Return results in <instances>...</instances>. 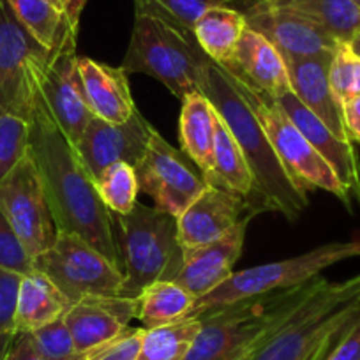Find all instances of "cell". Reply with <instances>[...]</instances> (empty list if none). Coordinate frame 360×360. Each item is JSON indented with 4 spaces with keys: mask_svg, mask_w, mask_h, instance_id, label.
<instances>
[{
    "mask_svg": "<svg viewBox=\"0 0 360 360\" xmlns=\"http://www.w3.org/2000/svg\"><path fill=\"white\" fill-rule=\"evenodd\" d=\"M71 306V299L62 293L50 278H46L39 270H32L23 276L20 285L15 334L16 332L30 334L58 318H64Z\"/></svg>",
    "mask_w": 360,
    "mask_h": 360,
    "instance_id": "cell-23",
    "label": "cell"
},
{
    "mask_svg": "<svg viewBox=\"0 0 360 360\" xmlns=\"http://www.w3.org/2000/svg\"><path fill=\"white\" fill-rule=\"evenodd\" d=\"M134 169L140 191L150 196L155 209L175 219L209 186L188 154L168 143L155 129L143 159Z\"/></svg>",
    "mask_w": 360,
    "mask_h": 360,
    "instance_id": "cell-12",
    "label": "cell"
},
{
    "mask_svg": "<svg viewBox=\"0 0 360 360\" xmlns=\"http://www.w3.org/2000/svg\"><path fill=\"white\" fill-rule=\"evenodd\" d=\"M207 184L228 189L242 198L249 200L258 212H262L256 196L255 176L244 152L240 150L230 129L217 115L216 140H214V166L205 176Z\"/></svg>",
    "mask_w": 360,
    "mask_h": 360,
    "instance_id": "cell-25",
    "label": "cell"
},
{
    "mask_svg": "<svg viewBox=\"0 0 360 360\" xmlns=\"http://www.w3.org/2000/svg\"><path fill=\"white\" fill-rule=\"evenodd\" d=\"M353 2H356V4H359V6H360V0H353Z\"/></svg>",
    "mask_w": 360,
    "mask_h": 360,
    "instance_id": "cell-45",
    "label": "cell"
},
{
    "mask_svg": "<svg viewBox=\"0 0 360 360\" xmlns=\"http://www.w3.org/2000/svg\"><path fill=\"white\" fill-rule=\"evenodd\" d=\"M145 328H131L124 338L110 345L92 360H138L141 341H143Z\"/></svg>",
    "mask_w": 360,
    "mask_h": 360,
    "instance_id": "cell-38",
    "label": "cell"
},
{
    "mask_svg": "<svg viewBox=\"0 0 360 360\" xmlns=\"http://www.w3.org/2000/svg\"><path fill=\"white\" fill-rule=\"evenodd\" d=\"M332 57L297 58L286 60L293 94L306 105L338 138L352 141L345 126L342 105L335 98L328 82V65Z\"/></svg>",
    "mask_w": 360,
    "mask_h": 360,
    "instance_id": "cell-22",
    "label": "cell"
},
{
    "mask_svg": "<svg viewBox=\"0 0 360 360\" xmlns=\"http://www.w3.org/2000/svg\"><path fill=\"white\" fill-rule=\"evenodd\" d=\"M34 270L50 278L72 304L85 297H122V269L75 233L58 231L53 245L34 258Z\"/></svg>",
    "mask_w": 360,
    "mask_h": 360,
    "instance_id": "cell-9",
    "label": "cell"
},
{
    "mask_svg": "<svg viewBox=\"0 0 360 360\" xmlns=\"http://www.w3.org/2000/svg\"><path fill=\"white\" fill-rule=\"evenodd\" d=\"M79 75L92 115L110 124H124L134 115L138 108L131 94L127 72L122 68L79 57Z\"/></svg>",
    "mask_w": 360,
    "mask_h": 360,
    "instance_id": "cell-21",
    "label": "cell"
},
{
    "mask_svg": "<svg viewBox=\"0 0 360 360\" xmlns=\"http://www.w3.org/2000/svg\"><path fill=\"white\" fill-rule=\"evenodd\" d=\"M342 115L349 140L353 143H360V96L342 103Z\"/></svg>",
    "mask_w": 360,
    "mask_h": 360,
    "instance_id": "cell-41",
    "label": "cell"
},
{
    "mask_svg": "<svg viewBox=\"0 0 360 360\" xmlns=\"http://www.w3.org/2000/svg\"><path fill=\"white\" fill-rule=\"evenodd\" d=\"M15 334H0V360H4L6 353H8L9 346H11Z\"/></svg>",
    "mask_w": 360,
    "mask_h": 360,
    "instance_id": "cell-42",
    "label": "cell"
},
{
    "mask_svg": "<svg viewBox=\"0 0 360 360\" xmlns=\"http://www.w3.org/2000/svg\"><path fill=\"white\" fill-rule=\"evenodd\" d=\"M4 360H46V359L37 352L30 334H25V332H16L15 338H13L11 341V346H9L8 353H6Z\"/></svg>",
    "mask_w": 360,
    "mask_h": 360,
    "instance_id": "cell-40",
    "label": "cell"
},
{
    "mask_svg": "<svg viewBox=\"0 0 360 360\" xmlns=\"http://www.w3.org/2000/svg\"><path fill=\"white\" fill-rule=\"evenodd\" d=\"M30 338H32L37 352L46 360H89V356L82 355L76 349L64 318H58V320L30 332Z\"/></svg>",
    "mask_w": 360,
    "mask_h": 360,
    "instance_id": "cell-35",
    "label": "cell"
},
{
    "mask_svg": "<svg viewBox=\"0 0 360 360\" xmlns=\"http://www.w3.org/2000/svg\"><path fill=\"white\" fill-rule=\"evenodd\" d=\"M265 2L309 20L339 43H349L360 30V6L353 0H265Z\"/></svg>",
    "mask_w": 360,
    "mask_h": 360,
    "instance_id": "cell-27",
    "label": "cell"
},
{
    "mask_svg": "<svg viewBox=\"0 0 360 360\" xmlns=\"http://www.w3.org/2000/svg\"><path fill=\"white\" fill-rule=\"evenodd\" d=\"M30 122L13 112H0V182L29 154Z\"/></svg>",
    "mask_w": 360,
    "mask_h": 360,
    "instance_id": "cell-33",
    "label": "cell"
},
{
    "mask_svg": "<svg viewBox=\"0 0 360 360\" xmlns=\"http://www.w3.org/2000/svg\"><path fill=\"white\" fill-rule=\"evenodd\" d=\"M255 214H258V210L249 200L209 184L205 191L176 217L180 248L186 252L210 244L237 226L245 216Z\"/></svg>",
    "mask_w": 360,
    "mask_h": 360,
    "instance_id": "cell-17",
    "label": "cell"
},
{
    "mask_svg": "<svg viewBox=\"0 0 360 360\" xmlns=\"http://www.w3.org/2000/svg\"><path fill=\"white\" fill-rule=\"evenodd\" d=\"M138 300V320L143 328H155L162 325L191 318L196 297L175 281H159L145 288Z\"/></svg>",
    "mask_w": 360,
    "mask_h": 360,
    "instance_id": "cell-28",
    "label": "cell"
},
{
    "mask_svg": "<svg viewBox=\"0 0 360 360\" xmlns=\"http://www.w3.org/2000/svg\"><path fill=\"white\" fill-rule=\"evenodd\" d=\"M78 27L65 20L46 64L37 76L41 98L75 145L94 117L86 103L79 75V55L76 53Z\"/></svg>",
    "mask_w": 360,
    "mask_h": 360,
    "instance_id": "cell-10",
    "label": "cell"
},
{
    "mask_svg": "<svg viewBox=\"0 0 360 360\" xmlns=\"http://www.w3.org/2000/svg\"><path fill=\"white\" fill-rule=\"evenodd\" d=\"M113 223L119 228L122 297L136 299L154 283L175 281L184 265L175 217L138 202L129 214H113Z\"/></svg>",
    "mask_w": 360,
    "mask_h": 360,
    "instance_id": "cell-5",
    "label": "cell"
},
{
    "mask_svg": "<svg viewBox=\"0 0 360 360\" xmlns=\"http://www.w3.org/2000/svg\"><path fill=\"white\" fill-rule=\"evenodd\" d=\"M233 79L255 115L258 117L259 124L265 129V134L269 136L278 158L281 159L283 166L288 169L297 184L306 189L307 193L313 189H323L341 200L346 209H352L353 203L339 176L335 175L330 165L318 154L316 148L306 140V136L300 133L292 119L286 115L278 99L270 98L269 94L237 76H233Z\"/></svg>",
    "mask_w": 360,
    "mask_h": 360,
    "instance_id": "cell-8",
    "label": "cell"
},
{
    "mask_svg": "<svg viewBox=\"0 0 360 360\" xmlns=\"http://www.w3.org/2000/svg\"><path fill=\"white\" fill-rule=\"evenodd\" d=\"M245 29V16L238 9L219 6L200 16L193 27V36L210 60L226 68L235 60Z\"/></svg>",
    "mask_w": 360,
    "mask_h": 360,
    "instance_id": "cell-26",
    "label": "cell"
},
{
    "mask_svg": "<svg viewBox=\"0 0 360 360\" xmlns=\"http://www.w3.org/2000/svg\"><path fill=\"white\" fill-rule=\"evenodd\" d=\"M134 318H138V300L131 297H85L64 314L76 349L89 360L124 338Z\"/></svg>",
    "mask_w": 360,
    "mask_h": 360,
    "instance_id": "cell-16",
    "label": "cell"
},
{
    "mask_svg": "<svg viewBox=\"0 0 360 360\" xmlns=\"http://www.w3.org/2000/svg\"><path fill=\"white\" fill-rule=\"evenodd\" d=\"M278 103L306 136V140L316 148L318 154L330 165L341 184L345 186L353 205L356 203L360 207V161L353 141L335 136L306 105L300 103L293 90L279 98Z\"/></svg>",
    "mask_w": 360,
    "mask_h": 360,
    "instance_id": "cell-19",
    "label": "cell"
},
{
    "mask_svg": "<svg viewBox=\"0 0 360 360\" xmlns=\"http://www.w3.org/2000/svg\"><path fill=\"white\" fill-rule=\"evenodd\" d=\"M8 4L37 43L48 50L55 46L65 23L60 9L55 8L50 0H8Z\"/></svg>",
    "mask_w": 360,
    "mask_h": 360,
    "instance_id": "cell-30",
    "label": "cell"
},
{
    "mask_svg": "<svg viewBox=\"0 0 360 360\" xmlns=\"http://www.w3.org/2000/svg\"><path fill=\"white\" fill-rule=\"evenodd\" d=\"M29 122V154L43 180L58 231L78 235L122 269L113 214L103 203L75 143L41 98L39 86Z\"/></svg>",
    "mask_w": 360,
    "mask_h": 360,
    "instance_id": "cell-1",
    "label": "cell"
},
{
    "mask_svg": "<svg viewBox=\"0 0 360 360\" xmlns=\"http://www.w3.org/2000/svg\"><path fill=\"white\" fill-rule=\"evenodd\" d=\"M48 55L50 50L30 36L8 0H0V112L29 119Z\"/></svg>",
    "mask_w": 360,
    "mask_h": 360,
    "instance_id": "cell-11",
    "label": "cell"
},
{
    "mask_svg": "<svg viewBox=\"0 0 360 360\" xmlns=\"http://www.w3.org/2000/svg\"><path fill=\"white\" fill-rule=\"evenodd\" d=\"M0 266L15 270L22 276L34 270L32 256L25 251L20 238L16 237L2 209H0Z\"/></svg>",
    "mask_w": 360,
    "mask_h": 360,
    "instance_id": "cell-36",
    "label": "cell"
},
{
    "mask_svg": "<svg viewBox=\"0 0 360 360\" xmlns=\"http://www.w3.org/2000/svg\"><path fill=\"white\" fill-rule=\"evenodd\" d=\"M328 82L339 103L360 96V57L348 43H339L328 65Z\"/></svg>",
    "mask_w": 360,
    "mask_h": 360,
    "instance_id": "cell-34",
    "label": "cell"
},
{
    "mask_svg": "<svg viewBox=\"0 0 360 360\" xmlns=\"http://www.w3.org/2000/svg\"><path fill=\"white\" fill-rule=\"evenodd\" d=\"M249 0H134L136 13H148L193 32L200 16L212 8L228 6L240 9Z\"/></svg>",
    "mask_w": 360,
    "mask_h": 360,
    "instance_id": "cell-31",
    "label": "cell"
},
{
    "mask_svg": "<svg viewBox=\"0 0 360 360\" xmlns=\"http://www.w3.org/2000/svg\"><path fill=\"white\" fill-rule=\"evenodd\" d=\"M224 69L270 98L279 99L292 92L288 68L283 55L266 37L249 27L242 34L235 60Z\"/></svg>",
    "mask_w": 360,
    "mask_h": 360,
    "instance_id": "cell-20",
    "label": "cell"
},
{
    "mask_svg": "<svg viewBox=\"0 0 360 360\" xmlns=\"http://www.w3.org/2000/svg\"><path fill=\"white\" fill-rule=\"evenodd\" d=\"M200 90L212 103L219 119L244 152L255 176L259 209L279 212L290 223L299 219L309 205L307 191L297 184L283 166L233 76L207 55L202 62Z\"/></svg>",
    "mask_w": 360,
    "mask_h": 360,
    "instance_id": "cell-2",
    "label": "cell"
},
{
    "mask_svg": "<svg viewBox=\"0 0 360 360\" xmlns=\"http://www.w3.org/2000/svg\"><path fill=\"white\" fill-rule=\"evenodd\" d=\"M180 103L182 110H180L179 124L182 150L195 162L203 176H207L214 166L217 113L212 103L202 92L186 96Z\"/></svg>",
    "mask_w": 360,
    "mask_h": 360,
    "instance_id": "cell-24",
    "label": "cell"
},
{
    "mask_svg": "<svg viewBox=\"0 0 360 360\" xmlns=\"http://www.w3.org/2000/svg\"><path fill=\"white\" fill-rule=\"evenodd\" d=\"M249 29L256 30L279 50L286 60L297 58L332 57L339 41L309 20L269 4L265 0H252L240 9Z\"/></svg>",
    "mask_w": 360,
    "mask_h": 360,
    "instance_id": "cell-14",
    "label": "cell"
},
{
    "mask_svg": "<svg viewBox=\"0 0 360 360\" xmlns=\"http://www.w3.org/2000/svg\"><path fill=\"white\" fill-rule=\"evenodd\" d=\"M360 320V274L325 285L251 360H325Z\"/></svg>",
    "mask_w": 360,
    "mask_h": 360,
    "instance_id": "cell-4",
    "label": "cell"
},
{
    "mask_svg": "<svg viewBox=\"0 0 360 360\" xmlns=\"http://www.w3.org/2000/svg\"><path fill=\"white\" fill-rule=\"evenodd\" d=\"M356 256H360V240L328 242L293 258L238 270L219 288L196 300L191 316H200L205 311L228 306V304L249 299V297L265 295V293L306 285L320 278L321 272L328 266L345 262V259L356 258Z\"/></svg>",
    "mask_w": 360,
    "mask_h": 360,
    "instance_id": "cell-7",
    "label": "cell"
},
{
    "mask_svg": "<svg viewBox=\"0 0 360 360\" xmlns=\"http://www.w3.org/2000/svg\"><path fill=\"white\" fill-rule=\"evenodd\" d=\"M50 2L55 6V8L60 9V11L64 13V11H65V6H68L69 0H50Z\"/></svg>",
    "mask_w": 360,
    "mask_h": 360,
    "instance_id": "cell-44",
    "label": "cell"
},
{
    "mask_svg": "<svg viewBox=\"0 0 360 360\" xmlns=\"http://www.w3.org/2000/svg\"><path fill=\"white\" fill-rule=\"evenodd\" d=\"M325 360H360V320L342 335Z\"/></svg>",
    "mask_w": 360,
    "mask_h": 360,
    "instance_id": "cell-39",
    "label": "cell"
},
{
    "mask_svg": "<svg viewBox=\"0 0 360 360\" xmlns=\"http://www.w3.org/2000/svg\"><path fill=\"white\" fill-rule=\"evenodd\" d=\"M348 44H349V48H352V50L360 57V30L352 37V41H349Z\"/></svg>",
    "mask_w": 360,
    "mask_h": 360,
    "instance_id": "cell-43",
    "label": "cell"
},
{
    "mask_svg": "<svg viewBox=\"0 0 360 360\" xmlns=\"http://www.w3.org/2000/svg\"><path fill=\"white\" fill-rule=\"evenodd\" d=\"M22 274L0 266V334H15L16 304Z\"/></svg>",
    "mask_w": 360,
    "mask_h": 360,
    "instance_id": "cell-37",
    "label": "cell"
},
{
    "mask_svg": "<svg viewBox=\"0 0 360 360\" xmlns=\"http://www.w3.org/2000/svg\"><path fill=\"white\" fill-rule=\"evenodd\" d=\"M202 328L198 316L145 328L138 360H184Z\"/></svg>",
    "mask_w": 360,
    "mask_h": 360,
    "instance_id": "cell-29",
    "label": "cell"
},
{
    "mask_svg": "<svg viewBox=\"0 0 360 360\" xmlns=\"http://www.w3.org/2000/svg\"><path fill=\"white\" fill-rule=\"evenodd\" d=\"M152 133L154 127L140 110L124 124H110L92 117L75 147L96 182L110 166L119 162H127L136 168L147 152Z\"/></svg>",
    "mask_w": 360,
    "mask_h": 360,
    "instance_id": "cell-15",
    "label": "cell"
},
{
    "mask_svg": "<svg viewBox=\"0 0 360 360\" xmlns=\"http://www.w3.org/2000/svg\"><path fill=\"white\" fill-rule=\"evenodd\" d=\"M96 188L106 209L115 216L129 214L138 203L140 184H138L136 169L127 162L110 166L96 180Z\"/></svg>",
    "mask_w": 360,
    "mask_h": 360,
    "instance_id": "cell-32",
    "label": "cell"
},
{
    "mask_svg": "<svg viewBox=\"0 0 360 360\" xmlns=\"http://www.w3.org/2000/svg\"><path fill=\"white\" fill-rule=\"evenodd\" d=\"M205 53L195 36L182 27L148 13H136L129 46L120 68L129 75H147L161 82L179 101L202 92Z\"/></svg>",
    "mask_w": 360,
    "mask_h": 360,
    "instance_id": "cell-6",
    "label": "cell"
},
{
    "mask_svg": "<svg viewBox=\"0 0 360 360\" xmlns=\"http://www.w3.org/2000/svg\"><path fill=\"white\" fill-rule=\"evenodd\" d=\"M0 209L32 259L57 240L58 228L30 154L0 182Z\"/></svg>",
    "mask_w": 360,
    "mask_h": 360,
    "instance_id": "cell-13",
    "label": "cell"
},
{
    "mask_svg": "<svg viewBox=\"0 0 360 360\" xmlns=\"http://www.w3.org/2000/svg\"><path fill=\"white\" fill-rule=\"evenodd\" d=\"M252 216H245L237 226L210 244L184 252V265L180 269L175 283L184 286L196 300L219 288L235 270L244 249L245 231Z\"/></svg>",
    "mask_w": 360,
    "mask_h": 360,
    "instance_id": "cell-18",
    "label": "cell"
},
{
    "mask_svg": "<svg viewBox=\"0 0 360 360\" xmlns=\"http://www.w3.org/2000/svg\"><path fill=\"white\" fill-rule=\"evenodd\" d=\"M316 278L281 292L249 297L200 314L202 328L184 360H251L325 285Z\"/></svg>",
    "mask_w": 360,
    "mask_h": 360,
    "instance_id": "cell-3",
    "label": "cell"
}]
</instances>
